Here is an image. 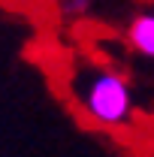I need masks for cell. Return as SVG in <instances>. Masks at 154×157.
Instances as JSON below:
<instances>
[{
	"mask_svg": "<svg viewBox=\"0 0 154 157\" xmlns=\"http://www.w3.org/2000/svg\"><path fill=\"white\" fill-rule=\"evenodd\" d=\"M88 6H91V0H67V3H64V9H67L70 15H82V12H88Z\"/></svg>",
	"mask_w": 154,
	"mask_h": 157,
	"instance_id": "3957f363",
	"label": "cell"
},
{
	"mask_svg": "<svg viewBox=\"0 0 154 157\" xmlns=\"http://www.w3.org/2000/svg\"><path fill=\"white\" fill-rule=\"evenodd\" d=\"M127 39L139 55L154 60V12H142L130 21V30H127Z\"/></svg>",
	"mask_w": 154,
	"mask_h": 157,
	"instance_id": "7a4b0ae2",
	"label": "cell"
},
{
	"mask_svg": "<svg viewBox=\"0 0 154 157\" xmlns=\"http://www.w3.org/2000/svg\"><path fill=\"white\" fill-rule=\"evenodd\" d=\"M79 100H82L85 115L106 127H121L133 118V91L127 78L109 70H100L88 78Z\"/></svg>",
	"mask_w": 154,
	"mask_h": 157,
	"instance_id": "6da1fadb",
	"label": "cell"
}]
</instances>
